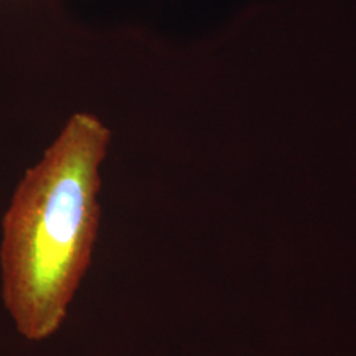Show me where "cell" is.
<instances>
[{
	"label": "cell",
	"mask_w": 356,
	"mask_h": 356,
	"mask_svg": "<svg viewBox=\"0 0 356 356\" xmlns=\"http://www.w3.org/2000/svg\"><path fill=\"white\" fill-rule=\"evenodd\" d=\"M110 141V129L95 115L70 116L38 164L26 169L4 214L1 296L29 341L60 330L91 264Z\"/></svg>",
	"instance_id": "1"
}]
</instances>
